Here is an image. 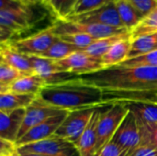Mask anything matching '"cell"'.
Instances as JSON below:
<instances>
[{"label":"cell","instance_id":"8","mask_svg":"<svg viewBox=\"0 0 157 156\" xmlns=\"http://www.w3.org/2000/svg\"><path fill=\"white\" fill-rule=\"evenodd\" d=\"M58 39L59 37L53 33L50 27L32 36L18 40H11L5 43L9 44L22 54L39 56L45 52Z\"/></svg>","mask_w":157,"mask_h":156},{"label":"cell","instance_id":"29","mask_svg":"<svg viewBox=\"0 0 157 156\" xmlns=\"http://www.w3.org/2000/svg\"><path fill=\"white\" fill-rule=\"evenodd\" d=\"M78 0H51L47 6L55 14L58 20H64L73 14Z\"/></svg>","mask_w":157,"mask_h":156},{"label":"cell","instance_id":"13","mask_svg":"<svg viewBox=\"0 0 157 156\" xmlns=\"http://www.w3.org/2000/svg\"><path fill=\"white\" fill-rule=\"evenodd\" d=\"M34 71V74L41 77L47 85H54L63 83L65 81L76 79L79 76L59 72L55 66L54 61L43 58L36 55H27Z\"/></svg>","mask_w":157,"mask_h":156},{"label":"cell","instance_id":"35","mask_svg":"<svg viewBox=\"0 0 157 156\" xmlns=\"http://www.w3.org/2000/svg\"><path fill=\"white\" fill-rule=\"evenodd\" d=\"M97 156H124L121 147L110 141Z\"/></svg>","mask_w":157,"mask_h":156},{"label":"cell","instance_id":"25","mask_svg":"<svg viewBox=\"0 0 157 156\" xmlns=\"http://www.w3.org/2000/svg\"><path fill=\"white\" fill-rule=\"evenodd\" d=\"M157 50V33L142 36L132 40L131 51L128 59L142 56ZM127 59V60H128Z\"/></svg>","mask_w":157,"mask_h":156},{"label":"cell","instance_id":"21","mask_svg":"<svg viewBox=\"0 0 157 156\" xmlns=\"http://www.w3.org/2000/svg\"><path fill=\"white\" fill-rule=\"evenodd\" d=\"M132 47V35L115 43L101 58L104 69L117 66L126 61Z\"/></svg>","mask_w":157,"mask_h":156},{"label":"cell","instance_id":"33","mask_svg":"<svg viewBox=\"0 0 157 156\" xmlns=\"http://www.w3.org/2000/svg\"><path fill=\"white\" fill-rule=\"evenodd\" d=\"M138 127L141 135V144L151 145L157 149V124L151 127Z\"/></svg>","mask_w":157,"mask_h":156},{"label":"cell","instance_id":"22","mask_svg":"<svg viewBox=\"0 0 157 156\" xmlns=\"http://www.w3.org/2000/svg\"><path fill=\"white\" fill-rule=\"evenodd\" d=\"M37 98L35 95L7 92L0 94V112H9L16 109L27 108Z\"/></svg>","mask_w":157,"mask_h":156},{"label":"cell","instance_id":"4","mask_svg":"<svg viewBox=\"0 0 157 156\" xmlns=\"http://www.w3.org/2000/svg\"><path fill=\"white\" fill-rule=\"evenodd\" d=\"M128 112V107L121 102H115L107 110L102 111L98 124V141L95 156L98 155L112 140Z\"/></svg>","mask_w":157,"mask_h":156},{"label":"cell","instance_id":"16","mask_svg":"<svg viewBox=\"0 0 157 156\" xmlns=\"http://www.w3.org/2000/svg\"><path fill=\"white\" fill-rule=\"evenodd\" d=\"M102 110L97 108L91 117V120L83 132L79 141L75 144L80 156H95L96 144L98 141V124Z\"/></svg>","mask_w":157,"mask_h":156},{"label":"cell","instance_id":"39","mask_svg":"<svg viewBox=\"0 0 157 156\" xmlns=\"http://www.w3.org/2000/svg\"><path fill=\"white\" fill-rule=\"evenodd\" d=\"M17 152L21 154V156H44L41 155V154H34V153L23 152V151H19V150H17Z\"/></svg>","mask_w":157,"mask_h":156},{"label":"cell","instance_id":"38","mask_svg":"<svg viewBox=\"0 0 157 156\" xmlns=\"http://www.w3.org/2000/svg\"><path fill=\"white\" fill-rule=\"evenodd\" d=\"M17 2L25 5V6H33V5H37L39 3H42L43 4V0H17Z\"/></svg>","mask_w":157,"mask_h":156},{"label":"cell","instance_id":"31","mask_svg":"<svg viewBox=\"0 0 157 156\" xmlns=\"http://www.w3.org/2000/svg\"><path fill=\"white\" fill-rule=\"evenodd\" d=\"M116 1L117 0H78L71 16L85 14L93 11L97 8H99L109 3Z\"/></svg>","mask_w":157,"mask_h":156},{"label":"cell","instance_id":"7","mask_svg":"<svg viewBox=\"0 0 157 156\" xmlns=\"http://www.w3.org/2000/svg\"><path fill=\"white\" fill-rule=\"evenodd\" d=\"M54 63L59 72L69 73L77 76L104 69L100 59L92 57L83 51H75L63 60L54 61Z\"/></svg>","mask_w":157,"mask_h":156},{"label":"cell","instance_id":"14","mask_svg":"<svg viewBox=\"0 0 157 156\" xmlns=\"http://www.w3.org/2000/svg\"><path fill=\"white\" fill-rule=\"evenodd\" d=\"M68 114L69 111H66L63 114L52 117L46 120L45 121H43L42 123L32 128L28 132H26L20 139L17 141L16 143L17 147L18 148L29 143L40 142L53 136Z\"/></svg>","mask_w":157,"mask_h":156},{"label":"cell","instance_id":"26","mask_svg":"<svg viewBox=\"0 0 157 156\" xmlns=\"http://www.w3.org/2000/svg\"><path fill=\"white\" fill-rule=\"evenodd\" d=\"M81 51L75 46L69 44L63 40H62L60 38L42 54L39 55L43 58H47L52 61H59L66 58L67 56L71 55L72 53Z\"/></svg>","mask_w":157,"mask_h":156},{"label":"cell","instance_id":"17","mask_svg":"<svg viewBox=\"0 0 157 156\" xmlns=\"http://www.w3.org/2000/svg\"><path fill=\"white\" fill-rule=\"evenodd\" d=\"M1 61L19 71L23 75L35 74L27 55L22 54L7 43H1Z\"/></svg>","mask_w":157,"mask_h":156},{"label":"cell","instance_id":"42","mask_svg":"<svg viewBox=\"0 0 157 156\" xmlns=\"http://www.w3.org/2000/svg\"><path fill=\"white\" fill-rule=\"evenodd\" d=\"M14 1H17V0H14Z\"/></svg>","mask_w":157,"mask_h":156},{"label":"cell","instance_id":"34","mask_svg":"<svg viewBox=\"0 0 157 156\" xmlns=\"http://www.w3.org/2000/svg\"><path fill=\"white\" fill-rule=\"evenodd\" d=\"M139 10L144 17L148 15L155 6H157L156 0H125Z\"/></svg>","mask_w":157,"mask_h":156},{"label":"cell","instance_id":"40","mask_svg":"<svg viewBox=\"0 0 157 156\" xmlns=\"http://www.w3.org/2000/svg\"><path fill=\"white\" fill-rule=\"evenodd\" d=\"M11 156H21V154H20L17 152V151H16V152H15V153H14V154H13Z\"/></svg>","mask_w":157,"mask_h":156},{"label":"cell","instance_id":"43","mask_svg":"<svg viewBox=\"0 0 157 156\" xmlns=\"http://www.w3.org/2000/svg\"><path fill=\"white\" fill-rule=\"evenodd\" d=\"M156 1H157V0H156Z\"/></svg>","mask_w":157,"mask_h":156},{"label":"cell","instance_id":"15","mask_svg":"<svg viewBox=\"0 0 157 156\" xmlns=\"http://www.w3.org/2000/svg\"><path fill=\"white\" fill-rule=\"evenodd\" d=\"M25 114L26 108L0 112V139L17 143Z\"/></svg>","mask_w":157,"mask_h":156},{"label":"cell","instance_id":"9","mask_svg":"<svg viewBox=\"0 0 157 156\" xmlns=\"http://www.w3.org/2000/svg\"><path fill=\"white\" fill-rule=\"evenodd\" d=\"M17 150L44 156H80L74 143L54 135L46 140L18 147Z\"/></svg>","mask_w":157,"mask_h":156},{"label":"cell","instance_id":"1","mask_svg":"<svg viewBox=\"0 0 157 156\" xmlns=\"http://www.w3.org/2000/svg\"><path fill=\"white\" fill-rule=\"evenodd\" d=\"M104 92L157 91V67L117 65L79 76Z\"/></svg>","mask_w":157,"mask_h":156},{"label":"cell","instance_id":"18","mask_svg":"<svg viewBox=\"0 0 157 156\" xmlns=\"http://www.w3.org/2000/svg\"><path fill=\"white\" fill-rule=\"evenodd\" d=\"M134 115L138 126L151 127L157 124V105L145 102H121Z\"/></svg>","mask_w":157,"mask_h":156},{"label":"cell","instance_id":"19","mask_svg":"<svg viewBox=\"0 0 157 156\" xmlns=\"http://www.w3.org/2000/svg\"><path fill=\"white\" fill-rule=\"evenodd\" d=\"M115 102H145L157 105V91L130 93L105 92V106H110Z\"/></svg>","mask_w":157,"mask_h":156},{"label":"cell","instance_id":"32","mask_svg":"<svg viewBox=\"0 0 157 156\" xmlns=\"http://www.w3.org/2000/svg\"><path fill=\"white\" fill-rule=\"evenodd\" d=\"M121 66H152L157 67V50L150 53L128 59L121 63Z\"/></svg>","mask_w":157,"mask_h":156},{"label":"cell","instance_id":"23","mask_svg":"<svg viewBox=\"0 0 157 156\" xmlns=\"http://www.w3.org/2000/svg\"><path fill=\"white\" fill-rule=\"evenodd\" d=\"M116 6L123 26L131 32L144 17L133 6L125 0H117Z\"/></svg>","mask_w":157,"mask_h":156},{"label":"cell","instance_id":"41","mask_svg":"<svg viewBox=\"0 0 157 156\" xmlns=\"http://www.w3.org/2000/svg\"><path fill=\"white\" fill-rule=\"evenodd\" d=\"M51 2V0H43V4L44 5H46V6H48V4Z\"/></svg>","mask_w":157,"mask_h":156},{"label":"cell","instance_id":"24","mask_svg":"<svg viewBox=\"0 0 157 156\" xmlns=\"http://www.w3.org/2000/svg\"><path fill=\"white\" fill-rule=\"evenodd\" d=\"M130 36H131V32H126V33H122V34H119V35H114V36L99 39V40H97L90 46H88L87 48H86L82 51L92 57L101 60V58L109 51V50L115 43H117L118 41H120L127 37H130Z\"/></svg>","mask_w":157,"mask_h":156},{"label":"cell","instance_id":"30","mask_svg":"<svg viewBox=\"0 0 157 156\" xmlns=\"http://www.w3.org/2000/svg\"><path fill=\"white\" fill-rule=\"evenodd\" d=\"M59 38L62 40L75 46L76 48H78L81 51L87 48L88 46H90L92 43H94L97 40L96 39L92 38L91 36L86 35V34H82V33L65 34V35L59 36Z\"/></svg>","mask_w":157,"mask_h":156},{"label":"cell","instance_id":"20","mask_svg":"<svg viewBox=\"0 0 157 156\" xmlns=\"http://www.w3.org/2000/svg\"><path fill=\"white\" fill-rule=\"evenodd\" d=\"M47 86L45 81L37 74L22 75L10 85L6 93H17V94H29L38 96L40 92ZM5 94V93H4Z\"/></svg>","mask_w":157,"mask_h":156},{"label":"cell","instance_id":"37","mask_svg":"<svg viewBox=\"0 0 157 156\" xmlns=\"http://www.w3.org/2000/svg\"><path fill=\"white\" fill-rule=\"evenodd\" d=\"M132 156H157V149L147 144H141Z\"/></svg>","mask_w":157,"mask_h":156},{"label":"cell","instance_id":"11","mask_svg":"<svg viewBox=\"0 0 157 156\" xmlns=\"http://www.w3.org/2000/svg\"><path fill=\"white\" fill-rule=\"evenodd\" d=\"M64 21L77 22V23H88V24H99L106 25L109 27H115L120 29H126L119 16L116 2L109 3L99 8H97L93 11L76 15L70 16Z\"/></svg>","mask_w":157,"mask_h":156},{"label":"cell","instance_id":"3","mask_svg":"<svg viewBox=\"0 0 157 156\" xmlns=\"http://www.w3.org/2000/svg\"><path fill=\"white\" fill-rule=\"evenodd\" d=\"M34 17L29 6L14 0H0L1 43L7 42L33 26Z\"/></svg>","mask_w":157,"mask_h":156},{"label":"cell","instance_id":"12","mask_svg":"<svg viewBox=\"0 0 157 156\" xmlns=\"http://www.w3.org/2000/svg\"><path fill=\"white\" fill-rule=\"evenodd\" d=\"M66 112L65 110L59 109L57 108L52 107L50 105H47L38 98L35 99V101L26 108V114L25 118L18 134V139H20L26 132H28L32 128L36 127L37 125L42 123L46 120L63 114Z\"/></svg>","mask_w":157,"mask_h":156},{"label":"cell","instance_id":"10","mask_svg":"<svg viewBox=\"0 0 157 156\" xmlns=\"http://www.w3.org/2000/svg\"><path fill=\"white\" fill-rule=\"evenodd\" d=\"M122 150L124 156H132L141 144V135L134 115L130 111L120 125L112 140Z\"/></svg>","mask_w":157,"mask_h":156},{"label":"cell","instance_id":"5","mask_svg":"<svg viewBox=\"0 0 157 156\" xmlns=\"http://www.w3.org/2000/svg\"><path fill=\"white\" fill-rule=\"evenodd\" d=\"M51 29L57 37L65 34L82 33L89 35L96 40L130 32L127 29H120L99 24L70 22L64 20H58L56 24L51 26Z\"/></svg>","mask_w":157,"mask_h":156},{"label":"cell","instance_id":"28","mask_svg":"<svg viewBox=\"0 0 157 156\" xmlns=\"http://www.w3.org/2000/svg\"><path fill=\"white\" fill-rule=\"evenodd\" d=\"M22 75L19 71L0 61V94L6 93L7 87Z\"/></svg>","mask_w":157,"mask_h":156},{"label":"cell","instance_id":"27","mask_svg":"<svg viewBox=\"0 0 157 156\" xmlns=\"http://www.w3.org/2000/svg\"><path fill=\"white\" fill-rule=\"evenodd\" d=\"M157 33V6H155L144 19L131 31L132 40Z\"/></svg>","mask_w":157,"mask_h":156},{"label":"cell","instance_id":"2","mask_svg":"<svg viewBox=\"0 0 157 156\" xmlns=\"http://www.w3.org/2000/svg\"><path fill=\"white\" fill-rule=\"evenodd\" d=\"M105 92L83 82L79 77L54 85H47L37 96L41 102L65 111L105 107Z\"/></svg>","mask_w":157,"mask_h":156},{"label":"cell","instance_id":"36","mask_svg":"<svg viewBox=\"0 0 157 156\" xmlns=\"http://www.w3.org/2000/svg\"><path fill=\"white\" fill-rule=\"evenodd\" d=\"M17 150L16 143L0 139V156H11Z\"/></svg>","mask_w":157,"mask_h":156},{"label":"cell","instance_id":"6","mask_svg":"<svg viewBox=\"0 0 157 156\" xmlns=\"http://www.w3.org/2000/svg\"><path fill=\"white\" fill-rule=\"evenodd\" d=\"M96 108H85L69 112L61 126L56 131L54 136L64 139L75 144L88 125Z\"/></svg>","mask_w":157,"mask_h":156}]
</instances>
